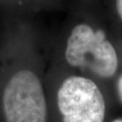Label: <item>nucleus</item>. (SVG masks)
Here are the masks:
<instances>
[{"label": "nucleus", "mask_w": 122, "mask_h": 122, "mask_svg": "<svg viewBox=\"0 0 122 122\" xmlns=\"http://www.w3.org/2000/svg\"><path fill=\"white\" fill-rule=\"evenodd\" d=\"M64 56L71 66L84 68L101 78H110L118 70L116 50L102 30L87 24L74 26L67 39Z\"/></svg>", "instance_id": "obj_1"}, {"label": "nucleus", "mask_w": 122, "mask_h": 122, "mask_svg": "<svg viewBox=\"0 0 122 122\" xmlns=\"http://www.w3.org/2000/svg\"><path fill=\"white\" fill-rule=\"evenodd\" d=\"M5 122H45L46 100L38 76L30 70L16 71L3 93Z\"/></svg>", "instance_id": "obj_2"}, {"label": "nucleus", "mask_w": 122, "mask_h": 122, "mask_svg": "<svg viewBox=\"0 0 122 122\" xmlns=\"http://www.w3.org/2000/svg\"><path fill=\"white\" fill-rule=\"evenodd\" d=\"M57 105L63 122H103L105 100L92 80L71 76L57 93Z\"/></svg>", "instance_id": "obj_3"}, {"label": "nucleus", "mask_w": 122, "mask_h": 122, "mask_svg": "<svg viewBox=\"0 0 122 122\" xmlns=\"http://www.w3.org/2000/svg\"><path fill=\"white\" fill-rule=\"evenodd\" d=\"M116 7H117L118 15L122 20V0H116Z\"/></svg>", "instance_id": "obj_4"}, {"label": "nucleus", "mask_w": 122, "mask_h": 122, "mask_svg": "<svg viewBox=\"0 0 122 122\" xmlns=\"http://www.w3.org/2000/svg\"><path fill=\"white\" fill-rule=\"evenodd\" d=\"M118 96L119 99L122 102V75L119 77L118 81Z\"/></svg>", "instance_id": "obj_5"}, {"label": "nucleus", "mask_w": 122, "mask_h": 122, "mask_svg": "<svg viewBox=\"0 0 122 122\" xmlns=\"http://www.w3.org/2000/svg\"><path fill=\"white\" fill-rule=\"evenodd\" d=\"M112 122H122V118H118V119H115Z\"/></svg>", "instance_id": "obj_6"}]
</instances>
